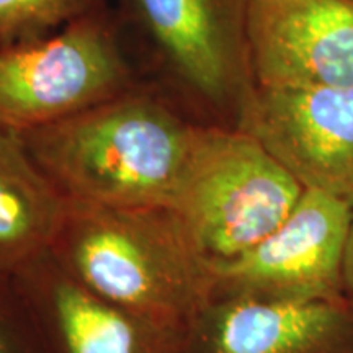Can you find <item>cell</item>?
I'll return each instance as SVG.
<instances>
[{
  "label": "cell",
  "mask_w": 353,
  "mask_h": 353,
  "mask_svg": "<svg viewBox=\"0 0 353 353\" xmlns=\"http://www.w3.org/2000/svg\"><path fill=\"white\" fill-rule=\"evenodd\" d=\"M247 39L257 87L353 85V0H250Z\"/></svg>",
  "instance_id": "ba28073f"
},
{
  "label": "cell",
  "mask_w": 353,
  "mask_h": 353,
  "mask_svg": "<svg viewBox=\"0 0 353 353\" xmlns=\"http://www.w3.org/2000/svg\"><path fill=\"white\" fill-rule=\"evenodd\" d=\"M201 126L144 81L81 113L17 134L68 200L174 208Z\"/></svg>",
  "instance_id": "6da1fadb"
},
{
  "label": "cell",
  "mask_w": 353,
  "mask_h": 353,
  "mask_svg": "<svg viewBox=\"0 0 353 353\" xmlns=\"http://www.w3.org/2000/svg\"><path fill=\"white\" fill-rule=\"evenodd\" d=\"M144 81L107 6L51 37L0 50V128L23 132L51 125Z\"/></svg>",
  "instance_id": "5b68a950"
},
{
  "label": "cell",
  "mask_w": 353,
  "mask_h": 353,
  "mask_svg": "<svg viewBox=\"0 0 353 353\" xmlns=\"http://www.w3.org/2000/svg\"><path fill=\"white\" fill-rule=\"evenodd\" d=\"M343 280H345L347 293L353 296V216L350 231H348V239L345 247V257H343Z\"/></svg>",
  "instance_id": "5bb4252c"
},
{
  "label": "cell",
  "mask_w": 353,
  "mask_h": 353,
  "mask_svg": "<svg viewBox=\"0 0 353 353\" xmlns=\"http://www.w3.org/2000/svg\"><path fill=\"white\" fill-rule=\"evenodd\" d=\"M46 353H182L176 330L97 296L48 250L12 280Z\"/></svg>",
  "instance_id": "9c48e42d"
},
{
  "label": "cell",
  "mask_w": 353,
  "mask_h": 353,
  "mask_svg": "<svg viewBox=\"0 0 353 353\" xmlns=\"http://www.w3.org/2000/svg\"><path fill=\"white\" fill-rule=\"evenodd\" d=\"M107 6V0H0V50L51 37Z\"/></svg>",
  "instance_id": "7c38bea8"
},
{
  "label": "cell",
  "mask_w": 353,
  "mask_h": 353,
  "mask_svg": "<svg viewBox=\"0 0 353 353\" xmlns=\"http://www.w3.org/2000/svg\"><path fill=\"white\" fill-rule=\"evenodd\" d=\"M237 130L254 136L303 188L353 208V85L257 87Z\"/></svg>",
  "instance_id": "52a82bcc"
},
{
  "label": "cell",
  "mask_w": 353,
  "mask_h": 353,
  "mask_svg": "<svg viewBox=\"0 0 353 353\" xmlns=\"http://www.w3.org/2000/svg\"><path fill=\"white\" fill-rule=\"evenodd\" d=\"M0 353H46L12 281L0 283Z\"/></svg>",
  "instance_id": "4fadbf2b"
},
{
  "label": "cell",
  "mask_w": 353,
  "mask_h": 353,
  "mask_svg": "<svg viewBox=\"0 0 353 353\" xmlns=\"http://www.w3.org/2000/svg\"><path fill=\"white\" fill-rule=\"evenodd\" d=\"M182 353H353V296L311 304L213 298L183 330Z\"/></svg>",
  "instance_id": "30bf717a"
},
{
  "label": "cell",
  "mask_w": 353,
  "mask_h": 353,
  "mask_svg": "<svg viewBox=\"0 0 353 353\" xmlns=\"http://www.w3.org/2000/svg\"><path fill=\"white\" fill-rule=\"evenodd\" d=\"M303 190L249 132L201 126L172 210L200 252L216 263L270 236Z\"/></svg>",
  "instance_id": "277c9868"
},
{
  "label": "cell",
  "mask_w": 353,
  "mask_h": 353,
  "mask_svg": "<svg viewBox=\"0 0 353 353\" xmlns=\"http://www.w3.org/2000/svg\"><path fill=\"white\" fill-rule=\"evenodd\" d=\"M353 208L304 188L283 223L239 257L211 263L213 298L311 304L347 296L343 257Z\"/></svg>",
  "instance_id": "8992f818"
},
{
  "label": "cell",
  "mask_w": 353,
  "mask_h": 353,
  "mask_svg": "<svg viewBox=\"0 0 353 353\" xmlns=\"http://www.w3.org/2000/svg\"><path fill=\"white\" fill-rule=\"evenodd\" d=\"M68 203L19 134L0 128V283L51 249Z\"/></svg>",
  "instance_id": "8fae6325"
},
{
  "label": "cell",
  "mask_w": 353,
  "mask_h": 353,
  "mask_svg": "<svg viewBox=\"0 0 353 353\" xmlns=\"http://www.w3.org/2000/svg\"><path fill=\"white\" fill-rule=\"evenodd\" d=\"M250 0H114L143 76L203 126L237 130L255 94Z\"/></svg>",
  "instance_id": "3957f363"
},
{
  "label": "cell",
  "mask_w": 353,
  "mask_h": 353,
  "mask_svg": "<svg viewBox=\"0 0 353 353\" xmlns=\"http://www.w3.org/2000/svg\"><path fill=\"white\" fill-rule=\"evenodd\" d=\"M50 254L97 296L185 330L208 304L213 273L175 210L69 200Z\"/></svg>",
  "instance_id": "7a4b0ae2"
}]
</instances>
